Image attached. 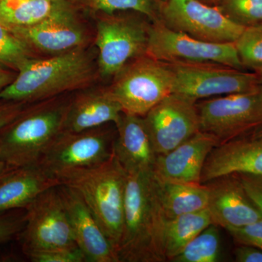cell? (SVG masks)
Instances as JSON below:
<instances>
[{"label":"cell","mask_w":262,"mask_h":262,"mask_svg":"<svg viewBox=\"0 0 262 262\" xmlns=\"http://www.w3.org/2000/svg\"><path fill=\"white\" fill-rule=\"evenodd\" d=\"M208 209L213 225L226 230L244 227L262 219V213L248 196L238 174L224 176L206 183Z\"/></svg>","instance_id":"cell-16"},{"label":"cell","mask_w":262,"mask_h":262,"mask_svg":"<svg viewBox=\"0 0 262 262\" xmlns=\"http://www.w3.org/2000/svg\"><path fill=\"white\" fill-rule=\"evenodd\" d=\"M167 221L152 170L129 173L121 238L117 250L119 261H166Z\"/></svg>","instance_id":"cell-1"},{"label":"cell","mask_w":262,"mask_h":262,"mask_svg":"<svg viewBox=\"0 0 262 262\" xmlns=\"http://www.w3.org/2000/svg\"><path fill=\"white\" fill-rule=\"evenodd\" d=\"M32 56V49L0 22V66L18 71Z\"/></svg>","instance_id":"cell-26"},{"label":"cell","mask_w":262,"mask_h":262,"mask_svg":"<svg viewBox=\"0 0 262 262\" xmlns=\"http://www.w3.org/2000/svg\"><path fill=\"white\" fill-rule=\"evenodd\" d=\"M220 8L245 28L262 25V0H222Z\"/></svg>","instance_id":"cell-28"},{"label":"cell","mask_w":262,"mask_h":262,"mask_svg":"<svg viewBox=\"0 0 262 262\" xmlns=\"http://www.w3.org/2000/svg\"><path fill=\"white\" fill-rule=\"evenodd\" d=\"M158 182L167 220L207 208L209 198L207 184Z\"/></svg>","instance_id":"cell-22"},{"label":"cell","mask_w":262,"mask_h":262,"mask_svg":"<svg viewBox=\"0 0 262 262\" xmlns=\"http://www.w3.org/2000/svg\"><path fill=\"white\" fill-rule=\"evenodd\" d=\"M200 1L203 2V3H206V4L208 5H212V4H217V3H220L222 2V0H200Z\"/></svg>","instance_id":"cell-38"},{"label":"cell","mask_w":262,"mask_h":262,"mask_svg":"<svg viewBox=\"0 0 262 262\" xmlns=\"http://www.w3.org/2000/svg\"><path fill=\"white\" fill-rule=\"evenodd\" d=\"M17 74L8 68L0 66V90L9 85L16 77Z\"/></svg>","instance_id":"cell-36"},{"label":"cell","mask_w":262,"mask_h":262,"mask_svg":"<svg viewBox=\"0 0 262 262\" xmlns=\"http://www.w3.org/2000/svg\"><path fill=\"white\" fill-rule=\"evenodd\" d=\"M234 173L262 177V136L237 138L215 146L205 163L201 183Z\"/></svg>","instance_id":"cell-18"},{"label":"cell","mask_w":262,"mask_h":262,"mask_svg":"<svg viewBox=\"0 0 262 262\" xmlns=\"http://www.w3.org/2000/svg\"><path fill=\"white\" fill-rule=\"evenodd\" d=\"M64 0H0V22L8 27H24L44 20Z\"/></svg>","instance_id":"cell-24"},{"label":"cell","mask_w":262,"mask_h":262,"mask_svg":"<svg viewBox=\"0 0 262 262\" xmlns=\"http://www.w3.org/2000/svg\"><path fill=\"white\" fill-rule=\"evenodd\" d=\"M148 28L129 17L105 14L100 19L96 36L100 75L115 77L130 60L146 55Z\"/></svg>","instance_id":"cell-11"},{"label":"cell","mask_w":262,"mask_h":262,"mask_svg":"<svg viewBox=\"0 0 262 262\" xmlns=\"http://www.w3.org/2000/svg\"><path fill=\"white\" fill-rule=\"evenodd\" d=\"M237 262H262V251L248 245L239 244L234 251Z\"/></svg>","instance_id":"cell-35"},{"label":"cell","mask_w":262,"mask_h":262,"mask_svg":"<svg viewBox=\"0 0 262 262\" xmlns=\"http://www.w3.org/2000/svg\"><path fill=\"white\" fill-rule=\"evenodd\" d=\"M25 226V216L0 215V244L20 234Z\"/></svg>","instance_id":"cell-32"},{"label":"cell","mask_w":262,"mask_h":262,"mask_svg":"<svg viewBox=\"0 0 262 262\" xmlns=\"http://www.w3.org/2000/svg\"><path fill=\"white\" fill-rule=\"evenodd\" d=\"M162 2L165 1V0H161Z\"/></svg>","instance_id":"cell-42"},{"label":"cell","mask_w":262,"mask_h":262,"mask_svg":"<svg viewBox=\"0 0 262 262\" xmlns=\"http://www.w3.org/2000/svg\"><path fill=\"white\" fill-rule=\"evenodd\" d=\"M146 56L167 63H212L242 70L235 43L205 42L155 20L148 28Z\"/></svg>","instance_id":"cell-6"},{"label":"cell","mask_w":262,"mask_h":262,"mask_svg":"<svg viewBox=\"0 0 262 262\" xmlns=\"http://www.w3.org/2000/svg\"><path fill=\"white\" fill-rule=\"evenodd\" d=\"M8 28L31 49L53 56L82 48L87 39L83 26L69 0H64L39 23L29 27Z\"/></svg>","instance_id":"cell-14"},{"label":"cell","mask_w":262,"mask_h":262,"mask_svg":"<svg viewBox=\"0 0 262 262\" xmlns=\"http://www.w3.org/2000/svg\"><path fill=\"white\" fill-rule=\"evenodd\" d=\"M58 190L77 247L90 262H120L116 251L92 211L75 189L61 184Z\"/></svg>","instance_id":"cell-17"},{"label":"cell","mask_w":262,"mask_h":262,"mask_svg":"<svg viewBox=\"0 0 262 262\" xmlns=\"http://www.w3.org/2000/svg\"><path fill=\"white\" fill-rule=\"evenodd\" d=\"M122 114L121 107L107 89L85 91L69 101L62 131L77 133L110 122L115 125Z\"/></svg>","instance_id":"cell-21"},{"label":"cell","mask_w":262,"mask_h":262,"mask_svg":"<svg viewBox=\"0 0 262 262\" xmlns=\"http://www.w3.org/2000/svg\"><path fill=\"white\" fill-rule=\"evenodd\" d=\"M10 170H11V168L8 167V165H7L4 162L0 161V179H1L7 172L9 171Z\"/></svg>","instance_id":"cell-37"},{"label":"cell","mask_w":262,"mask_h":262,"mask_svg":"<svg viewBox=\"0 0 262 262\" xmlns=\"http://www.w3.org/2000/svg\"><path fill=\"white\" fill-rule=\"evenodd\" d=\"M94 60L83 48L47 58H29L18 69L16 77L0 90V101L31 102L82 89L93 80Z\"/></svg>","instance_id":"cell-2"},{"label":"cell","mask_w":262,"mask_h":262,"mask_svg":"<svg viewBox=\"0 0 262 262\" xmlns=\"http://www.w3.org/2000/svg\"><path fill=\"white\" fill-rule=\"evenodd\" d=\"M252 136H254V137H261L262 136V125L255 130Z\"/></svg>","instance_id":"cell-39"},{"label":"cell","mask_w":262,"mask_h":262,"mask_svg":"<svg viewBox=\"0 0 262 262\" xmlns=\"http://www.w3.org/2000/svg\"><path fill=\"white\" fill-rule=\"evenodd\" d=\"M25 209V226L20 235L26 256L43 250L77 247L58 186L41 193Z\"/></svg>","instance_id":"cell-7"},{"label":"cell","mask_w":262,"mask_h":262,"mask_svg":"<svg viewBox=\"0 0 262 262\" xmlns=\"http://www.w3.org/2000/svg\"><path fill=\"white\" fill-rule=\"evenodd\" d=\"M227 231L237 244L254 246L262 251V219L250 225Z\"/></svg>","instance_id":"cell-31"},{"label":"cell","mask_w":262,"mask_h":262,"mask_svg":"<svg viewBox=\"0 0 262 262\" xmlns=\"http://www.w3.org/2000/svg\"><path fill=\"white\" fill-rule=\"evenodd\" d=\"M69 101L53 98L24 108L0 129V161L14 169L39 163L52 141L63 130Z\"/></svg>","instance_id":"cell-4"},{"label":"cell","mask_w":262,"mask_h":262,"mask_svg":"<svg viewBox=\"0 0 262 262\" xmlns=\"http://www.w3.org/2000/svg\"><path fill=\"white\" fill-rule=\"evenodd\" d=\"M112 137L104 125L81 132L62 131L38 164L54 176L67 169L94 166L113 154L115 139Z\"/></svg>","instance_id":"cell-12"},{"label":"cell","mask_w":262,"mask_h":262,"mask_svg":"<svg viewBox=\"0 0 262 262\" xmlns=\"http://www.w3.org/2000/svg\"><path fill=\"white\" fill-rule=\"evenodd\" d=\"M175 75L173 93L202 98L250 92L261 87L256 72L212 63H168Z\"/></svg>","instance_id":"cell-10"},{"label":"cell","mask_w":262,"mask_h":262,"mask_svg":"<svg viewBox=\"0 0 262 262\" xmlns=\"http://www.w3.org/2000/svg\"><path fill=\"white\" fill-rule=\"evenodd\" d=\"M175 75L168 63L144 56L127 64L107 91L122 113L144 117L155 105L173 94Z\"/></svg>","instance_id":"cell-5"},{"label":"cell","mask_w":262,"mask_h":262,"mask_svg":"<svg viewBox=\"0 0 262 262\" xmlns=\"http://www.w3.org/2000/svg\"><path fill=\"white\" fill-rule=\"evenodd\" d=\"M61 184L39 164L11 169L0 179V213L25 208L41 193Z\"/></svg>","instance_id":"cell-20"},{"label":"cell","mask_w":262,"mask_h":262,"mask_svg":"<svg viewBox=\"0 0 262 262\" xmlns=\"http://www.w3.org/2000/svg\"><path fill=\"white\" fill-rule=\"evenodd\" d=\"M253 70L255 71V72L258 74L262 84V67H256V68L253 69Z\"/></svg>","instance_id":"cell-40"},{"label":"cell","mask_w":262,"mask_h":262,"mask_svg":"<svg viewBox=\"0 0 262 262\" xmlns=\"http://www.w3.org/2000/svg\"><path fill=\"white\" fill-rule=\"evenodd\" d=\"M220 256V235L217 226L210 225L189 243L173 262H216Z\"/></svg>","instance_id":"cell-25"},{"label":"cell","mask_w":262,"mask_h":262,"mask_svg":"<svg viewBox=\"0 0 262 262\" xmlns=\"http://www.w3.org/2000/svg\"><path fill=\"white\" fill-rule=\"evenodd\" d=\"M26 103L15 101H0V129L8 125L25 108Z\"/></svg>","instance_id":"cell-34"},{"label":"cell","mask_w":262,"mask_h":262,"mask_svg":"<svg viewBox=\"0 0 262 262\" xmlns=\"http://www.w3.org/2000/svg\"><path fill=\"white\" fill-rule=\"evenodd\" d=\"M160 17L168 28L205 42H235L245 29L227 17L220 7L200 0L161 2Z\"/></svg>","instance_id":"cell-9"},{"label":"cell","mask_w":262,"mask_h":262,"mask_svg":"<svg viewBox=\"0 0 262 262\" xmlns=\"http://www.w3.org/2000/svg\"><path fill=\"white\" fill-rule=\"evenodd\" d=\"M238 174L248 196L262 213V177L249 174Z\"/></svg>","instance_id":"cell-33"},{"label":"cell","mask_w":262,"mask_h":262,"mask_svg":"<svg viewBox=\"0 0 262 262\" xmlns=\"http://www.w3.org/2000/svg\"><path fill=\"white\" fill-rule=\"evenodd\" d=\"M113 151L127 173L151 171L156 160L144 117L122 113L115 124Z\"/></svg>","instance_id":"cell-19"},{"label":"cell","mask_w":262,"mask_h":262,"mask_svg":"<svg viewBox=\"0 0 262 262\" xmlns=\"http://www.w3.org/2000/svg\"><path fill=\"white\" fill-rule=\"evenodd\" d=\"M96 11L112 15L115 12L133 10L155 21L159 20L161 0H89Z\"/></svg>","instance_id":"cell-27"},{"label":"cell","mask_w":262,"mask_h":262,"mask_svg":"<svg viewBox=\"0 0 262 262\" xmlns=\"http://www.w3.org/2000/svg\"><path fill=\"white\" fill-rule=\"evenodd\" d=\"M234 43L244 67H262V25L246 27Z\"/></svg>","instance_id":"cell-29"},{"label":"cell","mask_w":262,"mask_h":262,"mask_svg":"<svg viewBox=\"0 0 262 262\" xmlns=\"http://www.w3.org/2000/svg\"><path fill=\"white\" fill-rule=\"evenodd\" d=\"M69 1L72 2V1H83V0H69Z\"/></svg>","instance_id":"cell-41"},{"label":"cell","mask_w":262,"mask_h":262,"mask_svg":"<svg viewBox=\"0 0 262 262\" xmlns=\"http://www.w3.org/2000/svg\"><path fill=\"white\" fill-rule=\"evenodd\" d=\"M213 225L208 209L181 215L167 221L165 229V253L171 261L205 229Z\"/></svg>","instance_id":"cell-23"},{"label":"cell","mask_w":262,"mask_h":262,"mask_svg":"<svg viewBox=\"0 0 262 262\" xmlns=\"http://www.w3.org/2000/svg\"><path fill=\"white\" fill-rule=\"evenodd\" d=\"M27 257L34 262H85L83 252L77 248H53L30 253Z\"/></svg>","instance_id":"cell-30"},{"label":"cell","mask_w":262,"mask_h":262,"mask_svg":"<svg viewBox=\"0 0 262 262\" xmlns=\"http://www.w3.org/2000/svg\"><path fill=\"white\" fill-rule=\"evenodd\" d=\"M157 155L175 149L201 131L196 101L184 95H168L144 117Z\"/></svg>","instance_id":"cell-13"},{"label":"cell","mask_w":262,"mask_h":262,"mask_svg":"<svg viewBox=\"0 0 262 262\" xmlns=\"http://www.w3.org/2000/svg\"><path fill=\"white\" fill-rule=\"evenodd\" d=\"M201 130L220 144L237 139L262 125V86L250 92L225 95L196 103Z\"/></svg>","instance_id":"cell-8"},{"label":"cell","mask_w":262,"mask_h":262,"mask_svg":"<svg viewBox=\"0 0 262 262\" xmlns=\"http://www.w3.org/2000/svg\"><path fill=\"white\" fill-rule=\"evenodd\" d=\"M219 144L220 141L215 136L199 131L175 149L158 155L153 175L160 182L201 184L206 159Z\"/></svg>","instance_id":"cell-15"},{"label":"cell","mask_w":262,"mask_h":262,"mask_svg":"<svg viewBox=\"0 0 262 262\" xmlns=\"http://www.w3.org/2000/svg\"><path fill=\"white\" fill-rule=\"evenodd\" d=\"M126 170L113 149L103 163L67 169L56 174L61 184L82 196L116 251L121 238L127 182Z\"/></svg>","instance_id":"cell-3"}]
</instances>
